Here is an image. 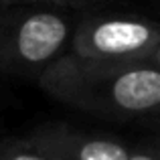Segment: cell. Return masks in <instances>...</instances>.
Returning a JSON list of instances; mask_svg holds the SVG:
<instances>
[{"mask_svg":"<svg viewBox=\"0 0 160 160\" xmlns=\"http://www.w3.org/2000/svg\"><path fill=\"white\" fill-rule=\"evenodd\" d=\"M57 102L106 118L160 113V67L154 63L102 65L61 55L39 75Z\"/></svg>","mask_w":160,"mask_h":160,"instance_id":"6da1fadb","label":"cell"},{"mask_svg":"<svg viewBox=\"0 0 160 160\" xmlns=\"http://www.w3.org/2000/svg\"><path fill=\"white\" fill-rule=\"evenodd\" d=\"M77 22L69 8L0 6V71L39 77L67 53Z\"/></svg>","mask_w":160,"mask_h":160,"instance_id":"7a4b0ae2","label":"cell"},{"mask_svg":"<svg viewBox=\"0 0 160 160\" xmlns=\"http://www.w3.org/2000/svg\"><path fill=\"white\" fill-rule=\"evenodd\" d=\"M160 45V24L138 14H87L73 31L67 55L77 61L146 63Z\"/></svg>","mask_w":160,"mask_h":160,"instance_id":"3957f363","label":"cell"},{"mask_svg":"<svg viewBox=\"0 0 160 160\" xmlns=\"http://www.w3.org/2000/svg\"><path fill=\"white\" fill-rule=\"evenodd\" d=\"M28 144L57 160H128L132 150L112 138L91 136L67 126H47L28 138Z\"/></svg>","mask_w":160,"mask_h":160,"instance_id":"277c9868","label":"cell"},{"mask_svg":"<svg viewBox=\"0 0 160 160\" xmlns=\"http://www.w3.org/2000/svg\"><path fill=\"white\" fill-rule=\"evenodd\" d=\"M0 160H57L51 154L41 152L39 148L24 142H10L0 148Z\"/></svg>","mask_w":160,"mask_h":160,"instance_id":"5b68a950","label":"cell"},{"mask_svg":"<svg viewBox=\"0 0 160 160\" xmlns=\"http://www.w3.org/2000/svg\"><path fill=\"white\" fill-rule=\"evenodd\" d=\"M14 4H28V6H57V8H75L87 4V0H0V6H14Z\"/></svg>","mask_w":160,"mask_h":160,"instance_id":"8992f818","label":"cell"},{"mask_svg":"<svg viewBox=\"0 0 160 160\" xmlns=\"http://www.w3.org/2000/svg\"><path fill=\"white\" fill-rule=\"evenodd\" d=\"M150 63H154L156 67H160V45L156 47V51L152 53V57H150Z\"/></svg>","mask_w":160,"mask_h":160,"instance_id":"52a82bcc","label":"cell"},{"mask_svg":"<svg viewBox=\"0 0 160 160\" xmlns=\"http://www.w3.org/2000/svg\"><path fill=\"white\" fill-rule=\"evenodd\" d=\"M158 154H160V148H158Z\"/></svg>","mask_w":160,"mask_h":160,"instance_id":"ba28073f","label":"cell"}]
</instances>
